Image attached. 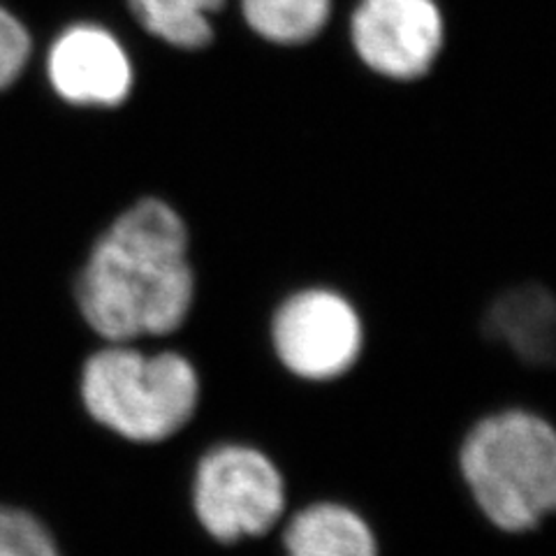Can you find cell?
Returning <instances> with one entry per match:
<instances>
[{"mask_svg": "<svg viewBox=\"0 0 556 556\" xmlns=\"http://www.w3.org/2000/svg\"><path fill=\"white\" fill-rule=\"evenodd\" d=\"M186 223L161 200L137 202L104 232L79 271L75 302L110 343L179 329L193 304Z\"/></svg>", "mask_w": 556, "mask_h": 556, "instance_id": "1", "label": "cell"}, {"mask_svg": "<svg viewBox=\"0 0 556 556\" xmlns=\"http://www.w3.org/2000/svg\"><path fill=\"white\" fill-rule=\"evenodd\" d=\"M462 473L494 527L521 533L535 529L556 503V439L533 413L506 410L468 433Z\"/></svg>", "mask_w": 556, "mask_h": 556, "instance_id": "2", "label": "cell"}, {"mask_svg": "<svg viewBox=\"0 0 556 556\" xmlns=\"http://www.w3.org/2000/svg\"><path fill=\"white\" fill-rule=\"evenodd\" d=\"M84 413L137 443H159L186 427L200 399V380L177 353L142 355L110 345L84 359L77 378Z\"/></svg>", "mask_w": 556, "mask_h": 556, "instance_id": "3", "label": "cell"}, {"mask_svg": "<svg viewBox=\"0 0 556 556\" xmlns=\"http://www.w3.org/2000/svg\"><path fill=\"white\" fill-rule=\"evenodd\" d=\"M195 515L208 535L235 543L267 533L286 506L276 466L253 447L223 445L200 462L193 490Z\"/></svg>", "mask_w": 556, "mask_h": 556, "instance_id": "4", "label": "cell"}, {"mask_svg": "<svg viewBox=\"0 0 556 556\" xmlns=\"http://www.w3.org/2000/svg\"><path fill=\"white\" fill-rule=\"evenodd\" d=\"M271 339L286 367L308 380H329L353 367L362 325L351 302L329 290H304L278 308Z\"/></svg>", "mask_w": 556, "mask_h": 556, "instance_id": "5", "label": "cell"}, {"mask_svg": "<svg viewBox=\"0 0 556 556\" xmlns=\"http://www.w3.org/2000/svg\"><path fill=\"white\" fill-rule=\"evenodd\" d=\"M359 59L382 77L417 79L443 47V20L433 0H359L353 14Z\"/></svg>", "mask_w": 556, "mask_h": 556, "instance_id": "6", "label": "cell"}, {"mask_svg": "<svg viewBox=\"0 0 556 556\" xmlns=\"http://www.w3.org/2000/svg\"><path fill=\"white\" fill-rule=\"evenodd\" d=\"M47 77L70 104L114 108L132 89V65L110 30L77 24L63 30L47 54Z\"/></svg>", "mask_w": 556, "mask_h": 556, "instance_id": "7", "label": "cell"}, {"mask_svg": "<svg viewBox=\"0 0 556 556\" xmlns=\"http://www.w3.org/2000/svg\"><path fill=\"white\" fill-rule=\"evenodd\" d=\"M486 332L506 341L531 364L554 355V300L541 286L515 288L494 302L486 316Z\"/></svg>", "mask_w": 556, "mask_h": 556, "instance_id": "8", "label": "cell"}, {"mask_svg": "<svg viewBox=\"0 0 556 556\" xmlns=\"http://www.w3.org/2000/svg\"><path fill=\"white\" fill-rule=\"evenodd\" d=\"M283 545L288 556H378L367 521L339 503L302 510L286 529Z\"/></svg>", "mask_w": 556, "mask_h": 556, "instance_id": "9", "label": "cell"}, {"mask_svg": "<svg viewBox=\"0 0 556 556\" xmlns=\"http://www.w3.org/2000/svg\"><path fill=\"white\" fill-rule=\"evenodd\" d=\"M137 22L179 49H202L214 38L212 14L225 0H128Z\"/></svg>", "mask_w": 556, "mask_h": 556, "instance_id": "10", "label": "cell"}, {"mask_svg": "<svg viewBox=\"0 0 556 556\" xmlns=\"http://www.w3.org/2000/svg\"><path fill=\"white\" fill-rule=\"evenodd\" d=\"M329 10L332 0H243L249 26L276 45L313 40L327 24Z\"/></svg>", "mask_w": 556, "mask_h": 556, "instance_id": "11", "label": "cell"}, {"mask_svg": "<svg viewBox=\"0 0 556 556\" xmlns=\"http://www.w3.org/2000/svg\"><path fill=\"white\" fill-rule=\"evenodd\" d=\"M0 556H63V552L38 515L0 503Z\"/></svg>", "mask_w": 556, "mask_h": 556, "instance_id": "12", "label": "cell"}, {"mask_svg": "<svg viewBox=\"0 0 556 556\" xmlns=\"http://www.w3.org/2000/svg\"><path fill=\"white\" fill-rule=\"evenodd\" d=\"M30 49L28 28L10 10L0 8V91L10 89L22 77Z\"/></svg>", "mask_w": 556, "mask_h": 556, "instance_id": "13", "label": "cell"}]
</instances>
